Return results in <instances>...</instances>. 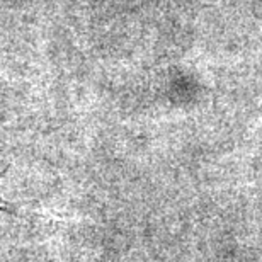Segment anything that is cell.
<instances>
[{
	"mask_svg": "<svg viewBox=\"0 0 262 262\" xmlns=\"http://www.w3.org/2000/svg\"><path fill=\"white\" fill-rule=\"evenodd\" d=\"M7 170H9V167L5 169L4 172H0V181H2V177L7 174ZM0 211H7V213H14L15 211V206L12 203H9V201H5L4 196L0 194Z\"/></svg>",
	"mask_w": 262,
	"mask_h": 262,
	"instance_id": "obj_1",
	"label": "cell"
}]
</instances>
